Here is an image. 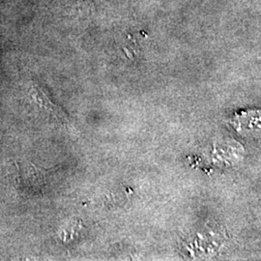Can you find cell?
<instances>
[{
    "instance_id": "1",
    "label": "cell",
    "mask_w": 261,
    "mask_h": 261,
    "mask_svg": "<svg viewBox=\"0 0 261 261\" xmlns=\"http://www.w3.org/2000/svg\"><path fill=\"white\" fill-rule=\"evenodd\" d=\"M31 97L33 98L35 103H37L41 109L47 110V112L56 116L58 120L63 121L64 119H66L63 112H61L56 103H54V102L50 100L46 89L42 85H40L39 84H32Z\"/></svg>"
},
{
    "instance_id": "2",
    "label": "cell",
    "mask_w": 261,
    "mask_h": 261,
    "mask_svg": "<svg viewBox=\"0 0 261 261\" xmlns=\"http://www.w3.org/2000/svg\"><path fill=\"white\" fill-rule=\"evenodd\" d=\"M102 0H71L74 6L84 13H92Z\"/></svg>"
}]
</instances>
